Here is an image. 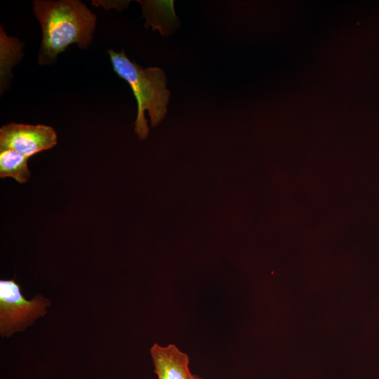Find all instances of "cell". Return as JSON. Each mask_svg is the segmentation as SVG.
<instances>
[{"label": "cell", "instance_id": "obj_1", "mask_svg": "<svg viewBox=\"0 0 379 379\" xmlns=\"http://www.w3.org/2000/svg\"><path fill=\"white\" fill-rule=\"evenodd\" d=\"M33 5L42 32L39 65L53 63L71 44L84 49L91 43L97 18L81 1L36 0Z\"/></svg>", "mask_w": 379, "mask_h": 379}, {"label": "cell", "instance_id": "obj_2", "mask_svg": "<svg viewBox=\"0 0 379 379\" xmlns=\"http://www.w3.org/2000/svg\"><path fill=\"white\" fill-rule=\"evenodd\" d=\"M107 52L114 72L126 81L135 98L138 113L134 130L143 140L149 133L145 112H148L152 127L157 126L167 112L171 93L166 87L165 72L158 67L142 68L131 61L124 49L119 53L112 49Z\"/></svg>", "mask_w": 379, "mask_h": 379}, {"label": "cell", "instance_id": "obj_3", "mask_svg": "<svg viewBox=\"0 0 379 379\" xmlns=\"http://www.w3.org/2000/svg\"><path fill=\"white\" fill-rule=\"evenodd\" d=\"M50 301L41 295L31 300L22 294L20 286L15 281H0V333L9 337L22 331L39 317L47 312Z\"/></svg>", "mask_w": 379, "mask_h": 379}, {"label": "cell", "instance_id": "obj_4", "mask_svg": "<svg viewBox=\"0 0 379 379\" xmlns=\"http://www.w3.org/2000/svg\"><path fill=\"white\" fill-rule=\"evenodd\" d=\"M57 139L55 130L42 124L11 123L0 128V149H12L29 158L53 148Z\"/></svg>", "mask_w": 379, "mask_h": 379}, {"label": "cell", "instance_id": "obj_5", "mask_svg": "<svg viewBox=\"0 0 379 379\" xmlns=\"http://www.w3.org/2000/svg\"><path fill=\"white\" fill-rule=\"evenodd\" d=\"M150 354L158 379H190L189 357L175 345L163 347L154 343Z\"/></svg>", "mask_w": 379, "mask_h": 379}, {"label": "cell", "instance_id": "obj_6", "mask_svg": "<svg viewBox=\"0 0 379 379\" xmlns=\"http://www.w3.org/2000/svg\"><path fill=\"white\" fill-rule=\"evenodd\" d=\"M0 75L1 92L6 87L11 68L22 56V44L16 38L6 35L2 26L0 27Z\"/></svg>", "mask_w": 379, "mask_h": 379}, {"label": "cell", "instance_id": "obj_7", "mask_svg": "<svg viewBox=\"0 0 379 379\" xmlns=\"http://www.w3.org/2000/svg\"><path fill=\"white\" fill-rule=\"evenodd\" d=\"M28 159L14 150L0 149V177L12 178L21 184L27 182L31 175Z\"/></svg>", "mask_w": 379, "mask_h": 379}, {"label": "cell", "instance_id": "obj_8", "mask_svg": "<svg viewBox=\"0 0 379 379\" xmlns=\"http://www.w3.org/2000/svg\"><path fill=\"white\" fill-rule=\"evenodd\" d=\"M190 379H202V378L199 377L197 375H194V374L192 373Z\"/></svg>", "mask_w": 379, "mask_h": 379}]
</instances>
